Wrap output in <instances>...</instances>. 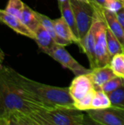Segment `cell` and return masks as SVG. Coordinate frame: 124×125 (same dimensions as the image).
<instances>
[{
	"label": "cell",
	"mask_w": 124,
	"mask_h": 125,
	"mask_svg": "<svg viewBox=\"0 0 124 125\" xmlns=\"http://www.w3.org/2000/svg\"><path fill=\"white\" fill-rule=\"evenodd\" d=\"M95 89V86L88 74L75 76L69 87V92L74 103L82 99Z\"/></svg>",
	"instance_id": "7"
},
{
	"label": "cell",
	"mask_w": 124,
	"mask_h": 125,
	"mask_svg": "<svg viewBox=\"0 0 124 125\" xmlns=\"http://www.w3.org/2000/svg\"><path fill=\"white\" fill-rule=\"evenodd\" d=\"M112 106L108 94L101 89H97L93 97L91 109H102Z\"/></svg>",
	"instance_id": "17"
},
{
	"label": "cell",
	"mask_w": 124,
	"mask_h": 125,
	"mask_svg": "<svg viewBox=\"0 0 124 125\" xmlns=\"http://www.w3.org/2000/svg\"><path fill=\"white\" fill-rule=\"evenodd\" d=\"M95 45H96V36H95V30L91 25L88 32L85 37L84 40L82 42V45L80 50L82 52L86 54L87 58L88 59L91 69H94L97 67L96 60V54H95Z\"/></svg>",
	"instance_id": "10"
},
{
	"label": "cell",
	"mask_w": 124,
	"mask_h": 125,
	"mask_svg": "<svg viewBox=\"0 0 124 125\" xmlns=\"http://www.w3.org/2000/svg\"><path fill=\"white\" fill-rule=\"evenodd\" d=\"M24 4L21 0H8L5 10L20 19Z\"/></svg>",
	"instance_id": "21"
},
{
	"label": "cell",
	"mask_w": 124,
	"mask_h": 125,
	"mask_svg": "<svg viewBox=\"0 0 124 125\" xmlns=\"http://www.w3.org/2000/svg\"><path fill=\"white\" fill-rule=\"evenodd\" d=\"M35 125H83L85 116L75 107L43 108L31 114Z\"/></svg>",
	"instance_id": "3"
},
{
	"label": "cell",
	"mask_w": 124,
	"mask_h": 125,
	"mask_svg": "<svg viewBox=\"0 0 124 125\" xmlns=\"http://www.w3.org/2000/svg\"><path fill=\"white\" fill-rule=\"evenodd\" d=\"M36 15H37V17L38 20L39 21L40 23L49 32V34L51 35V37L55 40V42H56V44L60 45H62V46H67V45H69L70 44H72V42H69L67 40H65L62 39L61 37H60L57 34L52 19H50L47 15H43L42 13H39V12H38L37 11H36Z\"/></svg>",
	"instance_id": "14"
},
{
	"label": "cell",
	"mask_w": 124,
	"mask_h": 125,
	"mask_svg": "<svg viewBox=\"0 0 124 125\" xmlns=\"http://www.w3.org/2000/svg\"><path fill=\"white\" fill-rule=\"evenodd\" d=\"M78 1H84V2H87V3H90V1H91V0H78Z\"/></svg>",
	"instance_id": "29"
},
{
	"label": "cell",
	"mask_w": 124,
	"mask_h": 125,
	"mask_svg": "<svg viewBox=\"0 0 124 125\" xmlns=\"http://www.w3.org/2000/svg\"><path fill=\"white\" fill-rule=\"evenodd\" d=\"M0 22L7 25L16 33L34 40V33L26 26L20 18L9 13L5 9H0Z\"/></svg>",
	"instance_id": "8"
},
{
	"label": "cell",
	"mask_w": 124,
	"mask_h": 125,
	"mask_svg": "<svg viewBox=\"0 0 124 125\" xmlns=\"http://www.w3.org/2000/svg\"><path fill=\"white\" fill-rule=\"evenodd\" d=\"M43 108H49L29 96L15 83L7 67L0 64V120L16 114L31 115Z\"/></svg>",
	"instance_id": "1"
},
{
	"label": "cell",
	"mask_w": 124,
	"mask_h": 125,
	"mask_svg": "<svg viewBox=\"0 0 124 125\" xmlns=\"http://www.w3.org/2000/svg\"><path fill=\"white\" fill-rule=\"evenodd\" d=\"M46 54L58 62L64 68L71 70L75 76L88 74L91 70V68H86L77 60H75L73 56L65 49V46H62L56 43Z\"/></svg>",
	"instance_id": "5"
},
{
	"label": "cell",
	"mask_w": 124,
	"mask_h": 125,
	"mask_svg": "<svg viewBox=\"0 0 124 125\" xmlns=\"http://www.w3.org/2000/svg\"><path fill=\"white\" fill-rule=\"evenodd\" d=\"M34 40L39 48L45 53H47L56 44L55 40L41 23L34 31Z\"/></svg>",
	"instance_id": "12"
},
{
	"label": "cell",
	"mask_w": 124,
	"mask_h": 125,
	"mask_svg": "<svg viewBox=\"0 0 124 125\" xmlns=\"http://www.w3.org/2000/svg\"><path fill=\"white\" fill-rule=\"evenodd\" d=\"M124 84V78L119 77V76H115L110 80H109L107 82H106L105 84H103L101 87L100 89L103 91L104 92L109 94L117 89L120 88Z\"/></svg>",
	"instance_id": "22"
},
{
	"label": "cell",
	"mask_w": 124,
	"mask_h": 125,
	"mask_svg": "<svg viewBox=\"0 0 124 125\" xmlns=\"http://www.w3.org/2000/svg\"><path fill=\"white\" fill-rule=\"evenodd\" d=\"M4 59V53L0 48V64H3Z\"/></svg>",
	"instance_id": "26"
},
{
	"label": "cell",
	"mask_w": 124,
	"mask_h": 125,
	"mask_svg": "<svg viewBox=\"0 0 124 125\" xmlns=\"http://www.w3.org/2000/svg\"><path fill=\"white\" fill-rule=\"evenodd\" d=\"M58 7L61 11V17L69 26V27L72 30L73 33L76 35V37L80 40L79 34H78V30H77V23H76V21H75V17L74 15V12L72 9V7L70 5L69 0L67 2L58 4Z\"/></svg>",
	"instance_id": "15"
},
{
	"label": "cell",
	"mask_w": 124,
	"mask_h": 125,
	"mask_svg": "<svg viewBox=\"0 0 124 125\" xmlns=\"http://www.w3.org/2000/svg\"><path fill=\"white\" fill-rule=\"evenodd\" d=\"M106 37H107V44L108 51L113 57L115 54L124 53V50L122 45L115 34L111 31V30L106 26Z\"/></svg>",
	"instance_id": "18"
},
{
	"label": "cell",
	"mask_w": 124,
	"mask_h": 125,
	"mask_svg": "<svg viewBox=\"0 0 124 125\" xmlns=\"http://www.w3.org/2000/svg\"><path fill=\"white\" fill-rule=\"evenodd\" d=\"M110 65L116 76L124 78V53H118L113 56Z\"/></svg>",
	"instance_id": "19"
},
{
	"label": "cell",
	"mask_w": 124,
	"mask_h": 125,
	"mask_svg": "<svg viewBox=\"0 0 124 125\" xmlns=\"http://www.w3.org/2000/svg\"><path fill=\"white\" fill-rule=\"evenodd\" d=\"M107 94L110 99L112 106L124 109V84Z\"/></svg>",
	"instance_id": "20"
},
{
	"label": "cell",
	"mask_w": 124,
	"mask_h": 125,
	"mask_svg": "<svg viewBox=\"0 0 124 125\" xmlns=\"http://www.w3.org/2000/svg\"><path fill=\"white\" fill-rule=\"evenodd\" d=\"M96 89L91 92L89 94H88L86 96H85L84 97H83L82 99L79 100L77 102L74 103V105L75 107L80 110V111H87L88 110H90L91 108V102H92V99L93 97L96 92Z\"/></svg>",
	"instance_id": "23"
},
{
	"label": "cell",
	"mask_w": 124,
	"mask_h": 125,
	"mask_svg": "<svg viewBox=\"0 0 124 125\" xmlns=\"http://www.w3.org/2000/svg\"><path fill=\"white\" fill-rule=\"evenodd\" d=\"M7 70L15 83L21 89L47 108L75 107L69 87H58L42 83L26 78L10 67H7Z\"/></svg>",
	"instance_id": "2"
},
{
	"label": "cell",
	"mask_w": 124,
	"mask_h": 125,
	"mask_svg": "<svg viewBox=\"0 0 124 125\" xmlns=\"http://www.w3.org/2000/svg\"><path fill=\"white\" fill-rule=\"evenodd\" d=\"M53 25L57 34L62 39L67 40L72 43L77 44L79 48L80 47V41L73 33L72 30L67 24V23L64 20L62 17L53 20Z\"/></svg>",
	"instance_id": "13"
},
{
	"label": "cell",
	"mask_w": 124,
	"mask_h": 125,
	"mask_svg": "<svg viewBox=\"0 0 124 125\" xmlns=\"http://www.w3.org/2000/svg\"><path fill=\"white\" fill-rule=\"evenodd\" d=\"M104 7L117 13L124 7V0H106Z\"/></svg>",
	"instance_id": "24"
},
{
	"label": "cell",
	"mask_w": 124,
	"mask_h": 125,
	"mask_svg": "<svg viewBox=\"0 0 124 125\" xmlns=\"http://www.w3.org/2000/svg\"><path fill=\"white\" fill-rule=\"evenodd\" d=\"M88 74L94 83L96 90L100 89V87L103 84L116 76L110 67V65H107L105 67H96L94 69H91V72Z\"/></svg>",
	"instance_id": "11"
},
{
	"label": "cell",
	"mask_w": 124,
	"mask_h": 125,
	"mask_svg": "<svg viewBox=\"0 0 124 125\" xmlns=\"http://www.w3.org/2000/svg\"><path fill=\"white\" fill-rule=\"evenodd\" d=\"M69 0H58V4H61V3H64V2H67Z\"/></svg>",
	"instance_id": "28"
},
{
	"label": "cell",
	"mask_w": 124,
	"mask_h": 125,
	"mask_svg": "<svg viewBox=\"0 0 124 125\" xmlns=\"http://www.w3.org/2000/svg\"><path fill=\"white\" fill-rule=\"evenodd\" d=\"M94 1H96L97 4H100V5H102V6H103L104 7V5H105V1L106 0H94Z\"/></svg>",
	"instance_id": "27"
},
{
	"label": "cell",
	"mask_w": 124,
	"mask_h": 125,
	"mask_svg": "<svg viewBox=\"0 0 124 125\" xmlns=\"http://www.w3.org/2000/svg\"><path fill=\"white\" fill-rule=\"evenodd\" d=\"M20 21L34 33L37 26L40 24V22L37 17L36 11L32 10L26 4H24V7L21 13Z\"/></svg>",
	"instance_id": "16"
},
{
	"label": "cell",
	"mask_w": 124,
	"mask_h": 125,
	"mask_svg": "<svg viewBox=\"0 0 124 125\" xmlns=\"http://www.w3.org/2000/svg\"><path fill=\"white\" fill-rule=\"evenodd\" d=\"M102 13L106 26L120 41L124 50V30L117 18L116 13L105 8L104 7L102 8Z\"/></svg>",
	"instance_id": "9"
},
{
	"label": "cell",
	"mask_w": 124,
	"mask_h": 125,
	"mask_svg": "<svg viewBox=\"0 0 124 125\" xmlns=\"http://www.w3.org/2000/svg\"><path fill=\"white\" fill-rule=\"evenodd\" d=\"M116 15L124 30V7L121 10H120L118 12L116 13Z\"/></svg>",
	"instance_id": "25"
},
{
	"label": "cell",
	"mask_w": 124,
	"mask_h": 125,
	"mask_svg": "<svg viewBox=\"0 0 124 125\" xmlns=\"http://www.w3.org/2000/svg\"><path fill=\"white\" fill-rule=\"evenodd\" d=\"M89 118L95 123L103 125H124V109L111 106L102 109L87 111Z\"/></svg>",
	"instance_id": "6"
},
{
	"label": "cell",
	"mask_w": 124,
	"mask_h": 125,
	"mask_svg": "<svg viewBox=\"0 0 124 125\" xmlns=\"http://www.w3.org/2000/svg\"></svg>",
	"instance_id": "30"
},
{
	"label": "cell",
	"mask_w": 124,
	"mask_h": 125,
	"mask_svg": "<svg viewBox=\"0 0 124 125\" xmlns=\"http://www.w3.org/2000/svg\"><path fill=\"white\" fill-rule=\"evenodd\" d=\"M69 3L75 17L79 38L80 40V48L82 42L93 23L94 10L90 3L78 0H69Z\"/></svg>",
	"instance_id": "4"
}]
</instances>
